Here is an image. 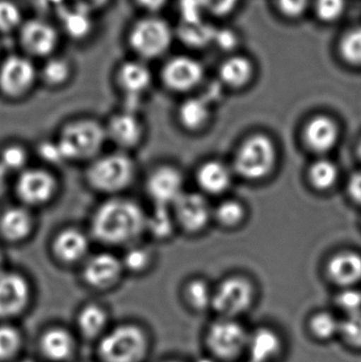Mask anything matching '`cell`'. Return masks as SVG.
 I'll return each instance as SVG.
<instances>
[{"instance_id": "ba28073f", "label": "cell", "mask_w": 361, "mask_h": 362, "mask_svg": "<svg viewBox=\"0 0 361 362\" xmlns=\"http://www.w3.org/2000/svg\"><path fill=\"white\" fill-rule=\"evenodd\" d=\"M254 297V284L248 279L241 276H229L213 291L212 308L223 318L235 319L251 308Z\"/></svg>"}, {"instance_id": "11a10c76", "label": "cell", "mask_w": 361, "mask_h": 362, "mask_svg": "<svg viewBox=\"0 0 361 362\" xmlns=\"http://www.w3.org/2000/svg\"><path fill=\"white\" fill-rule=\"evenodd\" d=\"M357 154H358V157H360V160H361V141L360 142V144H358Z\"/></svg>"}, {"instance_id": "4fadbf2b", "label": "cell", "mask_w": 361, "mask_h": 362, "mask_svg": "<svg viewBox=\"0 0 361 362\" xmlns=\"http://www.w3.org/2000/svg\"><path fill=\"white\" fill-rule=\"evenodd\" d=\"M91 240L89 232L78 228H64L52 238L51 253L61 265H82L91 255Z\"/></svg>"}, {"instance_id": "e0dca14e", "label": "cell", "mask_w": 361, "mask_h": 362, "mask_svg": "<svg viewBox=\"0 0 361 362\" xmlns=\"http://www.w3.org/2000/svg\"><path fill=\"white\" fill-rule=\"evenodd\" d=\"M35 80V67L25 57H8L0 67V90L10 99L27 95Z\"/></svg>"}, {"instance_id": "9a60e30c", "label": "cell", "mask_w": 361, "mask_h": 362, "mask_svg": "<svg viewBox=\"0 0 361 362\" xmlns=\"http://www.w3.org/2000/svg\"><path fill=\"white\" fill-rule=\"evenodd\" d=\"M176 223L189 233L206 229L213 217V209L205 196L195 192H184L172 206Z\"/></svg>"}, {"instance_id": "d6986e66", "label": "cell", "mask_w": 361, "mask_h": 362, "mask_svg": "<svg viewBox=\"0 0 361 362\" xmlns=\"http://www.w3.org/2000/svg\"><path fill=\"white\" fill-rule=\"evenodd\" d=\"M303 141L312 152L324 155L334 150L341 139L338 123L326 115H318L307 121L303 129Z\"/></svg>"}, {"instance_id": "b9f144b4", "label": "cell", "mask_w": 361, "mask_h": 362, "mask_svg": "<svg viewBox=\"0 0 361 362\" xmlns=\"http://www.w3.org/2000/svg\"><path fill=\"white\" fill-rule=\"evenodd\" d=\"M339 335L352 348L361 349V313L350 315L341 321Z\"/></svg>"}, {"instance_id": "74e56055", "label": "cell", "mask_w": 361, "mask_h": 362, "mask_svg": "<svg viewBox=\"0 0 361 362\" xmlns=\"http://www.w3.org/2000/svg\"><path fill=\"white\" fill-rule=\"evenodd\" d=\"M23 336L18 329L4 323L0 325V362L13 361L20 352Z\"/></svg>"}, {"instance_id": "bcb514c9", "label": "cell", "mask_w": 361, "mask_h": 362, "mask_svg": "<svg viewBox=\"0 0 361 362\" xmlns=\"http://www.w3.org/2000/svg\"><path fill=\"white\" fill-rule=\"evenodd\" d=\"M276 6L282 16L298 19L307 13L313 0H275Z\"/></svg>"}, {"instance_id": "3957f363", "label": "cell", "mask_w": 361, "mask_h": 362, "mask_svg": "<svg viewBox=\"0 0 361 362\" xmlns=\"http://www.w3.org/2000/svg\"><path fill=\"white\" fill-rule=\"evenodd\" d=\"M55 139L67 163H90L102 154L108 141L105 125L91 118L69 121L61 127Z\"/></svg>"}, {"instance_id": "30bf717a", "label": "cell", "mask_w": 361, "mask_h": 362, "mask_svg": "<svg viewBox=\"0 0 361 362\" xmlns=\"http://www.w3.org/2000/svg\"><path fill=\"white\" fill-rule=\"evenodd\" d=\"M121 257L110 251H100L87 257L82 264L83 282L95 291H108L120 283L124 276Z\"/></svg>"}, {"instance_id": "9f6ffc18", "label": "cell", "mask_w": 361, "mask_h": 362, "mask_svg": "<svg viewBox=\"0 0 361 362\" xmlns=\"http://www.w3.org/2000/svg\"><path fill=\"white\" fill-rule=\"evenodd\" d=\"M199 362H212V361H209V359H203V361H201Z\"/></svg>"}, {"instance_id": "f6af8a7d", "label": "cell", "mask_w": 361, "mask_h": 362, "mask_svg": "<svg viewBox=\"0 0 361 362\" xmlns=\"http://www.w3.org/2000/svg\"><path fill=\"white\" fill-rule=\"evenodd\" d=\"M336 303L347 316L361 313V291L355 287L343 288L337 297Z\"/></svg>"}, {"instance_id": "7402d4cb", "label": "cell", "mask_w": 361, "mask_h": 362, "mask_svg": "<svg viewBox=\"0 0 361 362\" xmlns=\"http://www.w3.org/2000/svg\"><path fill=\"white\" fill-rule=\"evenodd\" d=\"M40 354L53 362L69 361L76 352V340L63 327H51L42 332L38 342Z\"/></svg>"}, {"instance_id": "681fc988", "label": "cell", "mask_w": 361, "mask_h": 362, "mask_svg": "<svg viewBox=\"0 0 361 362\" xmlns=\"http://www.w3.org/2000/svg\"><path fill=\"white\" fill-rule=\"evenodd\" d=\"M348 193L354 202L361 204V172L354 173L348 182Z\"/></svg>"}, {"instance_id": "680465c9", "label": "cell", "mask_w": 361, "mask_h": 362, "mask_svg": "<svg viewBox=\"0 0 361 362\" xmlns=\"http://www.w3.org/2000/svg\"><path fill=\"white\" fill-rule=\"evenodd\" d=\"M25 362H30V361H25Z\"/></svg>"}, {"instance_id": "7dc6e473", "label": "cell", "mask_w": 361, "mask_h": 362, "mask_svg": "<svg viewBox=\"0 0 361 362\" xmlns=\"http://www.w3.org/2000/svg\"><path fill=\"white\" fill-rule=\"evenodd\" d=\"M206 14L215 17H225L232 14L241 0H201Z\"/></svg>"}, {"instance_id": "4316f807", "label": "cell", "mask_w": 361, "mask_h": 362, "mask_svg": "<svg viewBox=\"0 0 361 362\" xmlns=\"http://www.w3.org/2000/svg\"><path fill=\"white\" fill-rule=\"evenodd\" d=\"M211 115V104L207 98H189L179 106L178 120L187 131L199 132L207 127Z\"/></svg>"}, {"instance_id": "484cf974", "label": "cell", "mask_w": 361, "mask_h": 362, "mask_svg": "<svg viewBox=\"0 0 361 362\" xmlns=\"http://www.w3.org/2000/svg\"><path fill=\"white\" fill-rule=\"evenodd\" d=\"M281 351V338L273 329H260L249 334L246 352L251 362L276 361Z\"/></svg>"}, {"instance_id": "603a6c76", "label": "cell", "mask_w": 361, "mask_h": 362, "mask_svg": "<svg viewBox=\"0 0 361 362\" xmlns=\"http://www.w3.org/2000/svg\"><path fill=\"white\" fill-rule=\"evenodd\" d=\"M20 37L25 50L37 57L52 52L59 40L54 28L42 21L25 23L21 29Z\"/></svg>"}, {"instance_id": "8d00e7d4", "label": "cell", "mask_w": 361, "mask_h": 362, "mask_svg": "<svg viewBox=\"0 0 361 362\" xmlns=\"http://www.w3.org/2000/svg\"><path fill=\"white\" fill-rule=\"evenodd\" d=\"M338 53L348 65L361 67V25L348 30L341 36Z\"/></svg>"}, {"instance_id": "d590c367", "label": "cell", "mask_w": 361, "mask_h": 362, "mask_svg": "<svg viewBox=\"0 0 361 362\" xmlns=\"http://www.w3.org/2000/svg\"><path fill=\"white\" fill-rule=\"evenodd\" d=\"M213 291L206 281L194 279L184 286V299L193 310H206L212 308Z\"/></svg>"}, {"instance_id": "ac0fdd59", "label": "cell", "mask_w": 361, "mask_h": 362, "mask_svg": "<svg viewBox=\"0 0 361 362\" xmlns=\"http://www.w3.org/2000/svg\"><path fill=\"white\" fill-rule=\"evenodd\" d=\"M118 84L126 98L123 110L138 114L140 98L152 84L150 70L140 62H127L119 70Z\"/></svg>"}, {"instance_id": "d6a6232c", "label": "cell", "mask_w": 361, "mask_h": 362, "mask_svg": "<svg viewBox=\"0 0 361 362\" xmlns=\"http://www.w3.org/2000/svg\"><path fill=\"white\" fill-rule=\"evenodd\" d=\"M246 215L247 211L243 202L235 198L224 200L213 209V218L227 229H235L241 226L246 219Z\"/></svg>"}, {"instance_id": "4dcf8cb0", "label": "cell", "mask_w": 361, "mask_h": 362, "mask_svg": "<svg viewBox=\"0 0 361 362\" xmlns=\"http://www.w3.org/2000/svg\"><path fill=\"white\" fill-rule=\"evenodd\" d=\"M121 261L125 272L134 274H144L154 263V252L150 247L140 244L139 242L125 248Z\"/></svg>"}, {"instance_id": "2e32d148", "label": "cell", "mask_w": 361, "mask_h": 362, "mask_svg": "<svg viewBox=\"0 0 361 362\" xmlns=\"http://www.w3.org/2000/svg\"><path fill=\"white\" fill-rule=\"evenodd\" d=\"M104 125L108 141L114 144L118 151L129 153L143 141L146 129L137 112L121 110L110 116Z\"/></svg>"}, {"instance_id": "c3c4849f", "label": "cell", "mask_w": 361, "mask_h": 362, "mask_svg": "<svg viewBox=\"0 0 361 362\" xmlns=\"http://www.w3.org/2000/svg\"><path fill=\"white\" fill-rule=\"evenodd\" d=\"M213 42H215L223 50L232 51L239 44V37L232 30H229L228 28H222L220 30H215Z\"/></svg>"}, {"instance_id": "f5cc1de1", "label": "cell", "mask_w": 361, "mask_h": 362, "mask_svg": "<svg viewBox=\"0 0 361 362\" xmlns=\"http://www.w3.org/2000/svg\"><path fill=\"white\" fill-rule=\"evenodd\" d=\"M8 177L10 175L0 167V198L4 197L8 192Z\"/></svg>"}, {"instance_id": "f546056e", "label": "cell", "mask_w": 361, "mask_h": 362, "mask_svg": "<svg viewBox=\"0 0 361 362\" xmlns=\"http://www.w3.org/2000/svg\"><path fill=\"white\" fill-rule=\"evenodd\" d=\"M339 169L334 161L319 158L312 163L307 173L309 183L319 192H328L336 185L339 180Z\"/></svg>"}, {"instance_id": "816d5d0a", "label": "cell", "mask_w": 361, "mask_h": 362, "mask_svg": "<svg viewBox=\"0 0 361 362\" xmlns=\"http://www.w3.org/2000/svg\"><path fill=\"white\" fill-rule=\"evenodd\" d=\"M108 0H76V4L87 8V10L93 11V8H101L106 4Z\"/></svg>"}, {"instance_id": "8992f818", "label": "cell", "mask_w": 361, "mask_h": 362, "mask_svg": "<svg viewBox=\"0 0 361 362\" xmlns=\"http://www.w3.org/2000/svg\"><path fill=\"white\" fill-rule=\"evenodd\" d=\"M15 195L19 204L27 208H42L55 199L59 181L47 168H27L16 175Z\"/></svg>"}, {"instance_id": "52a82bcc", "label": "cell", "mask_w": 361, "mask_h": 362, "mask_svg": "<svg viewBox=\"0 0 361 362\" xmlns=\"http://www.w3.org/2000/svg\"><path fill=\"white\" fill-rule=\"evenodd\" d=\"M174 31L165 19L148 17L138 21L129 35L131 48L144 59L165 54L173 42Z\"/></svg>"}, {"instance_id": "6f0895ef", "label": "cell", "mask_w": 361, "mask_h": 362, "mask_svg": "<svg viewBox=\"0 0 361 362\" xmlns=\"http://www.w3.org/2000/svg\"><path fill=\"white\" fill-rule=\"evenodd\" d=\"M169 362H176V361H169Z\"/></svg>"}, {"instance_id": "f907efd6", "label": "cell", "mask_w": 361, "mask_h": 362, "mask_svg": "<svg viewBox=\"0 0 361 362\" xmlns=\"http://www.w3.org/2000/svg\"><path fill=\"white\" fill-rule=\"evenodd\" d=\"M137 1L146 10L150 11V12H157V11L165 8L167 0H137Z\"/></svg>"}, {"instance_id": "9c48e42d", "label": "cell", "mask_w": 361, "mask_h": 362, "mask_svg": "<svg viewBox=\"0 0 361 362\" xmlns=\"http://www.w3.org/2000/svg\"><path fill=\"white\" fill-rule=\"evenodd\" d=\"M249 334L235 319L223 318L211 325L207 335L208 348L224 361L237 358L246 352Z\"/></svg>"}, {"instance_id": "db71d44e", "label": "cell", "mask_w": 361, "mask_h": 362, "mask_svg": "<svg viewBox=\"0 0 361 362\" xmlns=\"http://www.w3.org/2000/svg\"><path fill=\"white\" fill-rule=\"evenodd\" d=\"M4 264H6V257H4V253L0 249V274L6 270L4 269Z\"/></svg>"}, {"instance_id": "5b68a950", "label": "cell", "mask_w": 361, "mask_h": 362, "mask_svg": "<svg viewBox=\"0 0 361 362\" xmlns=\"http://www.w3.org/2000/svg\"><path fill=\"white\" fill-rule=\"evenodd\" d=\"M148 336L138 325L125 323L106 331L97 353L102 362H141L148 353Z\"/></svg>"}, {"instance_id": "7c38bea8", "label": "cell", "mask_w": 361, "mask_h": 362, "mask_svg": "<svg viewBox=\"0 0 361 362\" xmlns=\"http://www.w3.org/2000/svg\"><path fill=\"white\" fill-rule=\"evenodd\" d=\"M182 172L173 165L155 168L146 181V191L154 206L172 208L184 193Z\"/></svg>"}, {"instance_id": "f1b7e54d", "label": "cell", "mask_w": 361, "mask_h": 362, "mask_svg": "<svg viewBox=\"0 0 361 362\" xmlns=\"http://www.w3.org/2000/svg\"><path fill=\"white\" fill-rule=\"evenodd\" d=\"M177 227L173 210L169 206H154L146 216V233L159 240H167Z\"/></svg>"}, {"instance_id": "cb8c5ba5", "label": "cell", "mask_w": 361, "mask_h": 362, "mask_svg": "<svg viewBox=\"0 0 361 362\" xmlns=\"http://www.w3.org/2000/svg\"><path fill=\"white\" fill-rule=\"evenodd\" d=\"M256 67L254 62L242 54H231L222 62L218 68L220 81L230 89L245 88L254 80Z\"/></svg>"}, {"instance_id": "6da1fadb", "label": "cell", "mask_w": 361, "mask_h": 362, "mask_svg": "<svg viewBox=\"0 0 361 362\" xmlns=\"http://www.w3.org/2000/svg\"><path fill=\"white\" fill-rule=\"evenodd\" d=\"M146 216L148 213L131 198L107 197L93 211L89 234L103 246L125 249L146 233Z\"/></svg>"}, {"instance_id": "ab89813d", "label": "cell", "mask_w": 361, "mask_h": 362, "mask_svg": "<svg viewBox=\"0 0 361 362\" xmlns=\"http://www.w3.org/2000/svg\"><path fill=\"white\" fill-rule=\"evenodd\" d=\"M314 12L321 23L339 21L347 10V0H313Z\"/></svg>"}, {"instance_id": "44dd1931", "label": "cell", "mask_w": 361, "mask_h": 362, "mask_svg": "<svg viewBox=\"0 0 361 362\" xmlns=\"http://www.w3.org/2000/svg\"><path fill=\"white\" fill-rule=\"evenodd\" d=\"M326 274L335 284L343 288L361 282V255L354 251H341L329 259Z\"/></svg>"}, {"instance_id": "1f68e13d", "label": "cell", "mask_w": 361, "mask_h": 362, "mask_svg": "<svg viewBox=\"0 0 361 362\" xmlns=\"http://www.w3.org/2000/svg\"><path fill=\"white\" fill-rule=\"evenodd\" d=\"M30 153L20 144H8L0 148V167L8 174L18 175L29 168Z\"/></svg>"}, {"instance_id": "ee69618b", "label": "cell", "mask_w": 361, "mask_h": 362, "mask_svg": "<svg viewBox=\"0 0 361 362\" xmlns=\"http://www.w3.org/2000/svg\"><path fill=\"white\" fill-rule=\"evenodd\" d=\"M21 23V13L18 6L11 1L0 0V31L10 32Z\"/></svg>"}, {"instance_id": "836d02e7", "label": "cell", "mask_w": 361, "mask_h": 362, "mask_svg": "<svg viewBox=\"0 0 361 362\" xmlns=\"http://www.w3.org/2000/svg\"><path fill=\"white\" fill-rule=\"evenodd\" d=\"M91 11L78 6L67 8L61 13V21L64 28L69 35L74 38H82L90 32L93 21L90 17Z\"/></svg>"}, {"instance_id": "60d3db41", "label": "cell", "mask_w": 361, "mask_h": 362, "mask_svg": "<svg viewBox=\"0 0 361 362\" xmlns=\"http://www.w3.org/2000/svg\"><path fill=\"white\" fill-rule=\"evenodd\" d=\"M70 70L67 62L63 59H50L42 70V78L50 86H61L69 80Z\"/></svg>"}, {"instance_id": "7bdbcfd3", "label": "cell", "mask_w": 361, "mask_h": 362, "mask_svg": "<svg viewBox=\"0 0 361 362\" xmlns=\"http://www.w3.org/2000/svg\"><path fill=\"white\" fill-rule=\"evenodd\" d=\"M36 154L47 165H61L67 163L57 139L42 140L36 148Z\"/></svg>"}, {"instance_id": "5bb4252c", "label": "cell", "mask_w": 361, "mask_h": 362, "mask_svg": "<svg viewBox=\"0 0 361 362\" xmlns=\"http://www.w3.org/2000/svg\"><path fill=\"white\" fill-rule=\"evenodd\" d=\"M205 76L201 62L189 55H177L165 64L161 71L163 84L175 93H188L196 88Z\"/></svg>"}, {"instance_id": "f35d334b", "label": "cell", "mask_w": 361, "mask_h": 362, "mask_svg": "<svg viewBox=\"0 0 361 362\" xmlns=\"http://www.w3.org/2000/svg\"><path fill=\"white\" fill-rule=\"evenodd\" d=\"M309 329L317 339L330 340L339 335L341 321L330 313H319L309 321Z\"/></svg>"}, {"instance_id": "ffe728a7", "label": "cell", "mask_w": 361, "mask_h": 362, "mask_svg": "<svg viewBox=\"0 0 361 362\" xmlns=\"http://www.w3.org/2000/svg\"><path fill=\"white\" fill-rule=\"evenodd\" d=\"M36 219L32 209L19 204L0 214V238L10 244H20L33 235Z\"/></svg>"}, {"instance_id": "e575fe53", "label": "cell", "mask_w": 361, "mask_h": 362, "mask_svg": "<svg viewBox=\"0 0 361 362\" xmlns=\"http://www.w3.org/2000/svg\"><path fill=\"white\" fill-rule=\"evenodd\" d=\"M215 29L208 25L205 21L195 23H184L179 28V36L186 44L193 47H205L213 42Z\"/></svg>"}, {"instance_id": "83f0119b", "label": "cell", "mask_w": 361, "mask_h": 362, "mask_svg": "<svg viewBox=\"0 0 361 362\" xmlns=\"http://www.w3.org/2000/svg\"><path fill=\"white\" fill-rule=\"evenodd\" d=\"M108 313L99 304H86L76 317V327L83 337L87 339L101 338L106 333Z\"/></svg>"}, {"instance_id": "d4e9b609", "label": "cell", "mask_w": 361, "mask_h": 362, "mask_svg": "<svg viewBox=\"0 0 361 362\" xmlns=\"http://www.w3.org/2000/svg\"><path fill=\"white\" fill-rule=\"evenodd\" d=\"M232 170L218 160L206 161L197 170L196 181L203 193L220 195L232 183Z\"/></svg>"}, {"instance_id": "8fae6325", "label": "cell", "mask_w": 361, "mask_h": 362, "mask_svg": "<svg viewBox=\"0 0 361 362\" xmlns=\"http://www.w3.org/2000/svg\"><path fill=\"white\" fill-rule=\"evenodd\" d=\"M31 299L32 286L27 276L11 270L0 274V319L16 318L25 312Z\"/></svg>"}, {"instance_id": "277c9868", "label": "cell", "mask_w": 361, "mask_h": 362, "mask_svg": "<svg viewBox=\"0 0 361 362\" xmlns=\"http://www.w3.org/2000/svg\"><path fill=\"white\" fill-rule=\"evenodd\" d=\"M278 161L275 142L264 134L246 138L235 153L233 171L244 180L261 181L268 177Z\"/></svg>"}, {"instance_id": "7a4b0ae2", "label": "cell", "mask_w": 361, "mask_h": 362, "mask_svg": "<svg viewBox=\"0 0 361 362\" xmlns=\"http://www.w3.org/2000/svg\"><path fill=\"white\" fill-rule=\"evenodd\" d=\"M137 165L131 155L122 151L103 154L88 163L85 180L91 189L107 197L121 196L131 187Z\"/></svg>"}]
</instances>
